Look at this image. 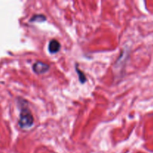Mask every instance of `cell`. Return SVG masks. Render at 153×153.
I'll use <instances>...</instances> for the list:
<instances>
[{
	"instance_id": "3957f363",
	"label": "cell",
	"mask_w": 153,
	"mask_h": 153,
	"mask_svg": "<svg viewBox=\"0 0 153 153\" xmlns=\"http://www.w3.org/2000/svg\"><path fill=\"white\" fill-rule=\"evenodd\" d=\"M60 48H61V44L56 40H51L49 43V46H48V49L51 54L57 53L60 50Z\"/></svg>"
},
{
	"instance_id": "7a4b0ae2",
	"label": "cell",
	"mask_w": 153,
	"mask_h": 153,
	"mask_svg": "<svg viewBox=\"0 0 153 153\" xmlns=\"http://www.w3.org/2000/svg\"><path fill=\"white\" fill-rule=\"evenodd\" d=\"M49 66L43 61H37L33 65V70L37 74H43L49 70Z\"/></svg>"
},
{
	"instance_id": "277c9868",
	"label": "cell",
	"mask_w": 153,
	"mask_h": 153,
	"mask_svg": "<svg viewBox=\"0 0 153 153\" xmlns=\"http://www.w3.org/2000/svg\"><path fill=\"white\" fill-rule=\"evenodd\" d=\"M46 19L45 16L41 14H37L32 16V18L30 19V21H31V22H43V21H45Z\"/></svg>"
},
{
	"instance_id": "5b68a950",
	"label": "cell",
	"mask_w": 153,
	"mask_h": 153,
	"mask_svg": "<svg viewBox=\"0 0 153 153\" xmlns=\"http://www.w3.org/2000/svg\"><path fill=\"white\" fill-rule=\"evenodd\" d=\"M76 71H77L78 75H79V80H80V82H82V83H85L87 80L85 74H84L83 73H82V71H80V70H79L78 68H76Z\"/></svg>"
},
{
	"instance_id": "6da1fadb",
	"label": "cell",
	"mask_w": 153,
	"mask_h": 153,
	"mask_svg": "<svg viewBox=\"0 0 153 153\" xmlns=\"http://www.w3.org/2000/svg\"><path fill=\"white\" fill-rule=\"evenodd\" d=\"M34 117L29 109L26 107H22L20 112L19 123H18L19 127L22 129H28L34 125Z\"/></svg>"
}]
</instances>
